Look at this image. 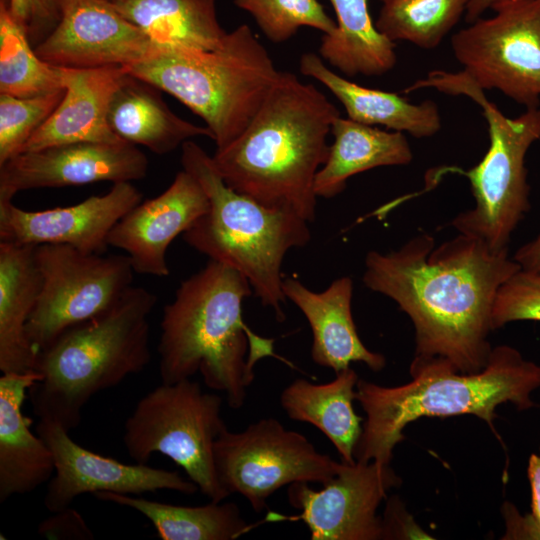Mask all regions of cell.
Here are the masks:
<instances>
[{"label":"cell","mask_w":540,"mask_h":540,"mask_svg":"<svg viewBox=\"0 0 540 540\" xmlns=\"http://www.w3.org/2000/svg\"><path fill=\"white\" fill-rule=\"evenodd\" d=\"M520 269L508 249L494 251L460 233L435 246L434 238L423 233L398 250L368 252L362 281L411 319L413 359H444L470 374L489 360L497 293Z\"/></svg>","instance_id":"1"},{"label":"cell","mask_w":540,"mask_h":540,"mask_svg":"<svg viewBox=\"0 0 540 540\" xmlns=\"http://www.w3.org/2000/svg\"><path fill=\"white\" fill-rule=\"evenodd\" d=\"M338 109L315 86L280 71L244 131L212 156L224 182L260 204L313 222L317 172Z\"/></svg>","instance_id":"2"},{"label":"cell","mask_w":540,"mask_h":540,"mask_svg":"<svg viewBox=\"0 0 540 540\" xmlns=\"http://www.w3.org/2000/svg\"><path fill=\"white\" fill-rule=\"evenodd\" d=\"M248 279L224 263L209 260L183 280L163 309L158 345L162 383L200 373L205 385L223 392L231 409H240L255 379V365L274 352V339L253 332L242 316L252 294Z\"/></svg>","instance_id":"3"},{"label":"cell","mask_w":540,"mask_h":540,"mask_svg":"<svg viewBox=\"0 0 540 540\" xmlns=\"http://www.w3.org/2000/svg\"><path fill=\"white\" fill-rule=\"evenodd\" d=\"M410 373L412 381L396 387L358 380L356 400L366 420L355 461L390 464L394 447L405 438L403 429L420 417L472 414L496 434L497 406L511 402L519 410L530 409L536 405L531 394L540 387V365L508 345L493 348L477 373H461L440 358L413 359Z\"/></svg>","instance_id":"4"},{"label":"cell","mask_w":540,"mask_h":540,"mask_svg":"<svg viewBox=\"0 0 540 540\" xmlns=\"http://www.w3.org/2000/svg\"><path fill=\"white\" fill-rule=\"evenodd\" d=\"M157 296L131 286L104 313L64 331L39 352L29 389L34 414L70 431L98 392L141 372L151 360L148 317Z\"/></svg>","instance_id":"5"},{"label":"cell","mask_w":540,"mask_h":540,"mask_svg":"<svg viewBox=\"0 0 540 540\" xmlns=\"http://www.w3.org/2000/svg\"><path fill=\"white\" fill-rule=\"evenodd\" d=\"M181 165L201 185L209 210L184 234V241L241 272L253 294L285 320L281 266L292 248L311 240L308 221L297 213L266 207L231 189L216 169L212 156L192 140L181 146Z\"/></svg>","instance_id":"6"},{"label":"cell","mask_w":540,"mask_h":540,"mask_svg":"<svg viewBox=\"0 0 540 540\" xmlns=\"http://www.w3.org/2000/svg\"><path fill=\"white\" fill-rule=\"evenodd\" d=\"M125 68L197 114L217 149L244 131L280 73L246 24L227 33L216 50L162 47Z\"/></svg>","instance_id":"7"},{"label":"cell","mask_w":540,"mask_h":540,"mask_svg":"<svg viewBox=\"0 0 540 540\" xmlns=\"http://www.w3.org/2000/svg\"><path fill=\"white\" fill-rule=\"evenodd\" d=\"M418 85L465 95L481 107L489 148L476 166L462 172L469 179L475 206L458 214L451 225L491 250L508 249L513 232L531 206L525 157L530 146L540 140V107L509 118L462 71L433 70Z\"/></svg>","instance_id":"8"},{"label":"cell","mask_w":540,"mask_h":540,"mask_svg":"<svg viewBox=\"0 0 540 540\" xmlns=\"http://www.w3.org/2000/svg\"><path fill=\"white\" fill-rule=\"evenodd\" d=\"M222 398L184 379L162 383L136 404L124 424L123 443L129 456L146 464L161 453L178 466L210 501L231 494L222 486L214 461V444L227 428Z\"/></svg>","instance_id":"9"},{"label":"cell","mask_w":540,"mask_h":540,"mask_svg":"<svg viewBox=\"0 0 540 540\" xmlns=\"http://www.w3.org/2000/svg\"><path fill=\"white\" fill-rule=\"evenodd\" d=\"M34 258L41 289L26 332L39 352L67 329L113 307L135 273L126 254L86 253L64 244L37 245Z\"/></svg>","instance_id":"10"},{"label":"cell","mask_w":540,"mask_h":540,"mask_svg":"<svg viewBox=\"0 0 540 540\" xmlns=\"http://www.w3.org/2000/svg\"><path fill=\"white\" fill-rule=\"evenodd\" d=\"M451 38L462 72L526 109L540 107V0H499Z\"/></svg>","instance_id":"11"},{"label":"cell","mask_w":540,"mask_h":540,"mask_svg":"<svg viewBox=\"0 0 540 540\" xmlns=\"http://www.w3.org/2000/svg\"><path fill=\"white\" fill-rule=\"evenodd\" d=\"M214 461L222 486L244 497L260 513L285 485L330 480L341 462L320 453L301 433L274 418H263L239 432L227 428L214 444Z\"/></svg>","instance_id":"12"},{"label":"cell","mask_w":540,"mask_h":540,"mask_svg":"<svg viewBox=\"0 0 540 540\" xmlns=\"http://www.w3.org/2000/svg\"><path fill=\"white\" fill-rule=\"evenodd\" d=\"M400 483L390 464L341 461L338 472L319 490L306 482L289 485V504L300 514L268 512L264 521L301 520L312 540L382 539V518L377 508L387 492Z\"/></svg>","instance_id":"13"},{"label":"cell","mask_w":540,"mask_h":540,"mask_svg":"<svg viewBox=\"0 0 540 540\" xmlns=\"http://www.w3.org/2000/svg\"><path fill=\"white\" fill-rule=\"evenodd\" d=\"M36 433L49 446L55 472L49 481L44 506L54 513L70 507L85 493L113 492L140 495L158 490L194 494L199 489L177 471L153 468L147 464H125L90 451L70 436L62 425L39 419Z\"/></svg>","instance_id":"14"},{"label":"cell","mask_w":540,"mask_h":540,"mask_svg":"<svg viewBox=\"0 0 540 540\" xmlns=\"http://www.w3.org/2000/svg\"><path fill=\"white\" fill-rule=\"evenodd\" d=\"M159 48L108 0H71L57 25L34 50L56 67L92 69L128 67Z\"/></svg>","instance_id":"15"},{"label":"cell","mask_w":540,"mask_h":540,"mask_svg":"<svg viewBox=\"0 0 540 540\" xmlns=\"http://www.w3.org/2000/svg\"><path fill=\"white\" fill-rule=\"evenodd\" d=\"M149 161L126 143L78 142L22 152L0 165V201L21 191L140 180Z\"/></svg>","instance_id":"16"},{"label":"cell","mask_w":540,"mask_h":540,"mask_svg":"<svg viewBox=\"0 0 540 540\" xmlns=\"http://www.w3.org/2000/svg\"><path fill=\"white\" fill-rule=\"evenodd\" d=\"M142 193L132 182L113 184L104 195L46 210H24L12 200L0 201V242L16 245L64 244L82 252L104 254L108 237Z\"/></svg>","instance_id":"17"},{"label":"cell","mask_w":540,"mask_h":540,"mask_svg":"<svg viewBox=\"0 0 540 540\" xmlns=\"http://www.w3.org/2000/svg\"><path fill=\"white\" fill-rule=\"evenodd\" d=\"M208 210L205 191L182 170L164 192L141 201L117 222L108 245L126 253L135 273L166 277L170 272L166 259L169 245Z\"/></svg>","instance_id":"18"},{"label":"cell","mask_w":540,"mask_h":540,"mask_svg":"<svg viewBox=\"0 0 540 540\" xmlns=\"http://www.w3.org/2000/svg\"><path fill=\"white\" fill-rule=\"evenodd\" d=\"M59 70L64 96L20 153L78 142H123L109 126L108 111L128 70L118 66Z\"/></svg>","instance_id":"19"},{"label":"cell","mask_w":540,"mask_h":540,"mask_svg":"<svg viewBox=\"0 0 540 540\" xmlns=\"http://www.w3.org/2000/svg\"><path fill=\"white\" fill-rule=\"evenodd\" d=\"M282 291L307 319L313 334L312 360L335 373L362 362L373 371L386 365L385 357L361 341L352 316L353 281L340 277L322 292H314L299 280L283 278Z\"/></svg>","instance_id":"20"},{"label":"cell","mask_w":540,"mask_h":540,"mask_svg":"<svg viewBox=\"0 0 540 540\" xmlns=\"http://www.w3.org/2000/svg\"><path fill=\"white\" fill-rule=\"evenodd\" d=\"M37 371L2 374L0 377V502L30 493L49 481L54 472L53 454L47 443L31 430L32 419L22 406Z\"/></svg>","instance_id":"21"},{"label":"cell","mask_w":540,"mask_h":540,"mask_svg":"<svg viewBox=\"0 0 540 540\" xmlns=\"http://www.w3.org/2000/svg\"><path fill=\"white\" fill-rule=\"evenodd\" d=\"M32 245L0 242V370L3 374L35 371L39 351L26 327L41 289Z\"/></svg>","instance_id":"22"},{"label":"cell","mask_w":540,"mask_h":540,"mask_svg":"<svg viewBox=\"0 0 540 540\" xmlns=\"http://www.w3.org/2000/svg\"><path fill=\"white\" fill-rule=\"evenodd\" d=\"M299 69L327 87L353 121L381 125L416 138L431 137L441 129L439 107L432 100L414 104L397 93L360 86L333 72L312 52L301 56Z\"/></svg>","instance_id":"23"},{"label":"cell","mask_w":540,"mask_h":540,"mask_svg":"<svg viewBox=\"0 0 540 540\" xmlns=\"http://www.w3.org/2000/svg\"><path fill=\"white\" fill-rule=\"evenodd\" d=\"M153 84L131 75L122 79L113 94L108 123L123 142L141 145L156 154H167L193 137L212 139L210 130L173 113Z\"/></svg>","instance_id":"24"},{"label":"cell","mask_w":540,"mask_h":540,"mask_svg":"<svg viewBox=\"0 0 540 540\" xmlns=\"http://www.w3.org/2000/svg\"><path fill=\"white\" fill-rule=\"evenodd\" d=\"M331 133L334 142L315 178L317 197L337 196L345 189L347 180L361 172L382 166L408 165L413 159L403 132L381 130L339 116L331 126Z\"/></svg>","instance_id":"25"},{"label":"cell","mask_w":540,"mask_h":540,"mask_svg":"<svg viewBox=\"0 0 540 540\" xmlns=\"http://www.w3.org/2000/svg\"><path fill=\"white\" fill-rule=\"evenodd\" d=\"M359 378L350 367L322 384L299 378L281 393L280 403L292 420L319 429L335 446L342 461L355 463L354 449L362 433L361 421L353 408Z\"/></svg>","instance_id":"26"},{"label":"cell","mask_w":540,"mask_h":540,"mask_svg":"<svg viewBox=\"0 0 540 540\" xmlns=\"http://www.w3.org/2000/svg\"><path fill=\"white\" fill-rule=\"evenodd\" d=\"M108 1L161 48L213 51L227 35L217 18L216 0Z\"/></svg>","instance_id":"27"},{"label":"cell","mask_w":540,"mask_h":540,"mask_svg":"<svg viewBox=\"0 0 540 540\" xmlns=\"http://www.w3.org/2000/svg\"><path fill=\"white\" fill-rule=\"evenodd\" d=\"M336 29L324 34L319 52L346 76L372 77L390 71L397 62L395 44L373 23L368 0H330Z\"/></svg>","instance_id":"28"},{"label":"cell","mask_w":540,"mask_h":540,"mask_svg":"<svg viewBox=\"0 0 540 540\" xmlns=\"http://www.w3.org/2000/svg\"><path fill=\"white\" fill-rule=\"evenodd\" d=\"M97 499L129 507L144 515L162 540H232L250 529L234 502L179 506L138 495L97 492Z\"/></svg>","instance_id":"29"},{"label":"cell","mask_w":540,"mask_h":540,"mask_svg":"<svg viewBox=\"0 0 540 540\" xmlns=\"http://www.w3.org/2000/svg\"><path fill=\"white\" fill-rule=\"evenodd\" d=\"M59 67L40 59L28 41L26 26L0 0V93L29 97L62 89Z\"/></svg>","instance_id":"30"},{"label":"cell","mask_w":540,"mask_h":540,"mask_svg":"<svg viewBox=\"0 0 540 540\" xmlns=\"http://www.w3.org/2000/svg\"><path fill=\"white\" fill-rule=\"evenodd\" d=\"M470 0H388L376 28L389 40L408 41L423 49L440 45L459 22Z\"/></svg>","instance_id":"31"},{"label":"cell","mask_w":540,"mask_h":540,"mask_svg":"<svg viewBox=\"0 0 540 540\" xmlns=\"http://www.w3.org/2000/svg\"><path fill=\"white\" fill-rule=\"evenodd\" d=\"M234 4L250 13L264 35L274 43H281L302 26L333 32L334 21L318 0H234Z\"/></svg>","instance_id":"32"},{"label":"cell","mask_w":540,"mask_h":540,"mask_svg":"<svg viewBox=\"0 0 540 540\" xmlns=\"http://www.w3.org/2000/svg\"><path fill=\"white\" fill-rule=\"evenodd\" d=\"M64 92L62 88L29 97L0 93V165L21 152L57 108Z\"/></svg>","instance_id":"33"},{"label":"cell","mask_w":540,"mask_h":540,"mask_svg":"<svg viewBox=\"0 0 540 540\" xmlns=\"http://www.w3.org/2000/svg\"><path fill=\"white\" fill-rule=\"evenodd\" d=\"M523 320L540 321V273L520 269L499 289L492 322L498 329Z\"/></svg>","instance_id":"34"},{"label":"cell","mask_w":540,"mask_h":540,"mask_svg":"<svg viewBox=\"0 0 540 540\" xmlns=\"http://www.w3.org/2000/svg\"><path fill=\"white\" fill-rule=\"evenodd\" d=\"M527 475L531 486V513L520 515L509 503L503 506L506 533L503 539L540 540V449L538 454H531L528 461Z\"/></svg>","instance_id":"35"},{"label":"cell","mask_w":540,"mask_h":540,"mask_svg":"<svg viewBox=\"0 0 540 540\" xmlns=\"http://www.w3.org/2000/svg\"><path fill=\"white\" fill-rule=\"evenodd\" d=\"M38 534L54 540H91L94 538L91 529L83 517L68 507L54 512L38 526Z\"/></svg>","instance_id":"36"},{"label":"cell","mask_w":540,"mask_h":540,"mask_svg":"<svg viewBox=\"0 0 540 540\" xmlns=\"http://www.w3.org/2000/svg\"><path fill=\"white\" fill-rule=\"evenodd\" d=\"M430 539L405 511L397 497L389 499L382 518V539Z\"/></svg>","instance_id":"37"},{"label":"cell","mask_w":540,"mask_h":540,"mask_svg":"<svg viewBox=\"0 0 540 540\" xmlns=\"http://www.w3.org/2000/svg\"><path fill=\"white\" fill-rule=\"evenodd\" d=\"M513 259L522 270L540 273V232L534 239L519 247Z\"/></svg>","instance_id":"38"},{"label":"cell","mask_w":540,"mask_h":540,"mask_svg":"<svg viewBox=\"0 0 540 540\" xmlns=\"http://www.w3.org/2000/svg\"><path fill=\"white\" fill-rule=\"evenodd\" d=\"M70 1L71 0H43L42 17L32 35L44 32V30L47 31L49 26H52L53 29L59 22L64 7Z\"/></svg>","instance_id":"39"},{"label":"cell","mask_w":540,"mask_h":540,"mask_svg":"<svg viewBox=\"0 0 540 540\" xmlns=\"http://www.w3.org/2000/svg\"><path fill=\"white\" fill-rule=\"evenodd\" d=\"M8 6L14 18L28 30L34 15V0H9Z\"/></svg>","instance_id":"40"},{"label":"cell","mask_w":540,"mask_h":540,"mask_svg":"<svg viewBox=\"0 0 540 540\" xmlns=\"http://www.w3.org/2000/svg\"><path fill=\"white\" fill-rule=\"evenodd\" d=\"M499 0H470L465 12V19L467 22L472 23L475 20L481 18L483 13Z\"/></svg>","instance_id":"41"},{"label":"cell","mask_w":540,"mask_h":540,"mask_svg":"<svg viewBox=\"0 0 540 540\" xmlns=\"http://www.w3.org/2000/svg\"><path fill=\"white\" fill-rule=\"evenodd\" d=\"M42 10H43V0H34V15L30 23V26L28 28L29 34H31L38 26L40 19L42 17Z\"/></svg>","instance_id":"42"},{"label":"cell","mask_w":540,"mask_h":540,"mask_svg":"<svg viewBox=\"0 0 540 540\" xmlns=\"http://www.w3.org/2000/svg\"><path fill=\"white\" fill-rule=\"evenodd\" d=\"M380 1L385 2V1H388V0H380Z\"/></svg>","instance_id":"43"}]
</instances>
